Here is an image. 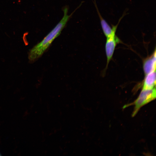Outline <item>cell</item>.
<instances>
[{
  "label": "cell",
  "instance_id": "1",
  "mask_svg": "<svg viewBox=\"0 0 156 156\" xmlns=\"http://www.w3.org/2000/svg\"><path fill=\"white\" fill-rule=\"evenodd\" d=\"M78 8L70 15L68 14L67 6L63 8L64 15L61 20L40 42L30 51L28 54L29 61H34L43 54L53 41L60 34L69 19Z\"/></svg>",
  "mask_w": 156,
  "mask_h": 156
},
{
  "label": "cell",
  "instance_id": "2",
  "mask_svg": "<svg viewBox=\"0 0 156 156\" xmlns=\"http://www.w3.org/2000/svg\"><path fill=\"white\" fill-rule=\"evenodd\" d=\"M155 87L151 89H142L137 99L133 103L125 105L124 107L131 105H134L135 107L132 116H134L140 109L143 106L154 100L156 98Z\"/></svg>",
  "mask_w": 156,
  "mask_h": 156
},
{
  "label": "cell",
  "instance_id": "3",
  "mask_svg": "<svg viewBox=\"0 0 156 156\" xmlns=\"http://www.w3.org/2000/svg\"><path fill=\"white\" fill-rule=\"evenodd\" d=\"M116 31H114L110 36L107 38L105 44V51L107 57V67L112 57L117 44L120 41L119 39L116 35Z\"/></svg>",
  "mask_w": 156,
  "mask_h": 156
},
{
  "label": "cell",
  "instance_id": "4",
  "mask_svg": "<svg viewBox=\"0 0 156 156\" xmlns=\"http://www.w3.org/2000/svg\"><path fill=\"white\" fill-rule=\"evenodd\" d=\"M94 3L100 19L101 25L103 33L107 38L108 37L112 34L114 30H117L118 25L123 18V17L122 16L120 18L118 22L116 25H112V27H111L101 16L98 9L95 0H94Z\"/></svg>",
  "mask_w": 156,
  "mask_h": 156
},
{
  "label": "cell",
  "instance_id": "5",
  "mask_svg": "<svg viewBox=\"0 0 156 156\" xmlns=\"http://www.w3.org/2000/svg\"><path fill=\"white\" fill-rule=\"evenodd\" d=\"M156 51L155 50L153 55L144 62L143 67L146 75L156 70Z\"/></svg>",
  "mask_w": 156,
  "mask_h": 156
},
{
  "label": "cell",
  "instance_id": "6",
  "mask_svg": "<svg viewBox=\"0 0 156 156\" xmlns=\"http://www.w3.org/2000/svg\"><path fill=\"white\" fill-rule=\"evenodd\" d=\"M156 70L146 75L142 89H151L155 87Z\"/></svg>",
  "mask_w": 156,
  "mask_h": 156
},
{
  "label": "cell",
  "instance_id": "7",
  "mask_svg": "<svg viewBox=\"0 0 156 156\" xmlns=\"http://www.w3.org/2000/svg\"><path fill=\"white\" fill-rule=\"evenodd\" d=\"M1 153H0V156H1Z\"/></svg>",
  "mask_w": 156,
  "mask_h": 156
}]
</instances>
